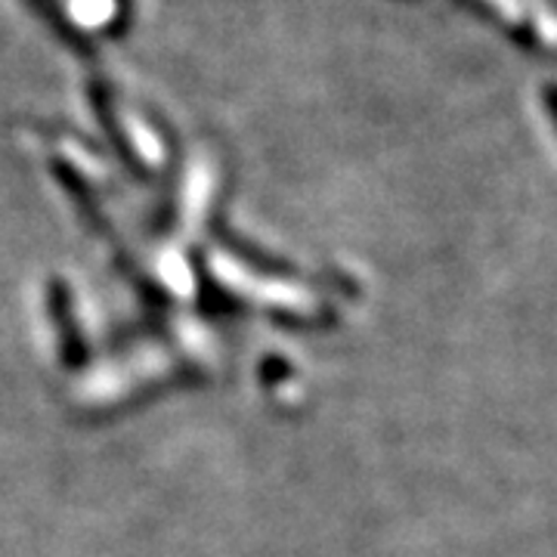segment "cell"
<instances>
[{
  "label": "cell",
  "instance_id": "cell-1",
  "mask_svg": "<svg viewBox=\"0 0 557 557\" xmlns=\"http://www.w3.org/2000/svg\"><path fill=\"white\" fill-rule=\"evenodd\" d=\"M65 10L75 22H81L84 28H100L102 22L112 20L115 3L112 0H65Z\"/></svg>",
  "mask_w": 557,
  "mask_h": 557
}]
</instances>
